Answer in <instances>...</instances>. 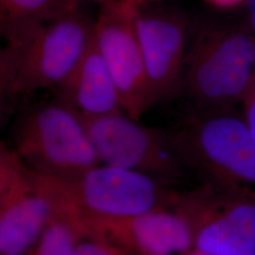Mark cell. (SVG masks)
Wrapping results in <instances>:
<instances>
[{
  "mask_svg": "<svg viewBox=\"0 0 255 255\" xmlns=\"http://www.w3.org/2000/svg\"><path fill=\"white\" fill-rule=\"evenodd\" d=\"M211 255V254H207V253H204V252H201V251H199V250H196V249H194V250H192L190 251L189 253H186V254H184V255Z\"/></svg>",
  "mask_w": 255,
  "mask_h": 255,
  "instance_id": "44dd1931",
  "label": "cell"
},
{
  "mask_svg": "<svg viewBox=\"0 0 255 255\" xmlns=\"http://www.w3.org/2000/svg\"><path fill=\"white\" fill-rule=\"evenodd\" d=\"M64 6L69 8H82L83 4L86 3H98L101 6L106 0H59Z\"/></svg>",
  "mask_w": 255,
  "mask_h": 255,
  "instance_id": "d6986e66",
  "label": "cell"
},
{
  "mask_svg": "<svg viewBox=\"0 0 255 255\" xmlns=\"http://www.w3.org/2000/svg\"><path fill=\"white\" fill-rule=\"evenodd\" d=\"M9 146L28 168L55 179H72L101 164L84 118L59 98L25 111Z\"/></svg>",
  "mask_w": 255,
  "mask_h": 255,
  "instance_id": "277c9868",
  "label": "cell"
},
{
  "mask_svg": "<svg viewBox=\"0 0 255 255\" xmlns=\"http://www.w3.org/2000/svg\"><path fill=\"white\" fill-rule=\"evenodd\" d=\"M101 164L173 182L184 167L173 132L147 127L125 112L84 119Z\"/></svg>",
  "mask_w": 255,
  "mask_h": 255,
  "instance_id": "52a82bcc",
  "label": "cell"
},
{
  "mask_svg": "<svg viewBox=\"0 0 255 255\" xmlns=\"http://www.w3.org/2000/svg\"><path fill=\"white\" fill-rule=\"evenodd\" d=\"M41 176L79 219L130 218L172 207L178 195L163 180L108 164H99L72 179Z\"/></svg>",
  "mask_w": 255,
  "mask_h": 255,
  "instance_id": "5b68a950",
  "label": "cell"
},
{
  "mask_svg": "<svg viewBox=\"0 0 255 255\" xmlns=\"http://www.w3.org/2000/svg\"><path fill=\"white\" fill-rule=\"evenodd\" d=\"M79 221L85 232L138 255H182L195 249L191 225L174 206L126 219Z\"/></svg>",
  "mask_w": 255,
  "mask_h": 255,
  "instance_id": "8fae6325",
  "label": "cell"
},
{
  "mask_svg": "<svg viewBox=\"0 0 255 255\" xmlns=\"http://www.w3.org/2000/svg\"><path fill=\"white\" fill-rule=\"evenodd\" d=\"M94 23L82 8L68 9L5 40L0 54L2 103L57 89L91 46Z\"/></svg>",
  "mask_w": 255,
  "mask_h": 255,
  "instance_id": "6da1fadb",
  "label": "cell"
},
{
  "mask_svg": "<svg viewBox=\"0 0 255 255\" xmlns=\"http://www.w3.org/2000/svg\"><path fill=\"white\" fill-rule=\"evenodd\" d=\"M124 3L128 4V6L134 8V9H138L140 7L146 6L148 4H153V3H158L161 0H121Z\"/></svg>",
  "mask_w": 255,
  "mask_h": 255,
  "instance_id": "ffe728a7",
  "label": "cell"
},
{
  "mask_svg": "<svg viewBox=\"0 0 255 255\" xmlns=\"http://www.w3.org/2000/svg\"><path fill=\"white\" fill-rule=\"evenodd\" d=\"M62 202L11 146L0 147V255H24L43 235Z\"/></svg>",
  "mask_w": 255,
  "mask_h": 255,
  "instance_id": "8992f818",
  "label": "cell"
},
{
  "mask_svg": "<svg viewBox=\"0 0 255 255\" xmlns=\"http://www.w3.org/2000/svg\"><path fill=\"white\" fill-rule=\"evenodd\" d=\"M84 230L73 211L63 204L43 235L24 255H72Z\"/></svg>",
  "mask_w": 255,
  "mask_h": 255,
  "instance_id": "5bb4252c",
  "label": "cell"
},
{
  "mask_svg": "<svg viewBox=\"0 0 255 255\" xmlns=\"http://www.w3.org/2000/svg\"><path fill=\"white\" fill-rule=\"evenodd\" d=\"M59 0H0V29L7 40L68 9Z\"/></svg>",
  "mask_w": 255,
  "mask_h": 255,
  "instance_id": "4fadbf2b",
  "label": "cell"
},
{
  "mask_svg": "<svg viewBox=\"0 0 255 255\" xmlns=\"http://www.w3.org/2000/svg\"><path fill=\"white\" fill-rule=\"evenodd\" d=\"M173 135L184 167L202 184L255 201V143L242 114L192 111Z\"/></svg>",
  "mask_w": 255,
  "mask_h": 255,
  "instance_id": "3957f363",
  "label": "cell"
},
{
  "mask_svg": "<svg viewBox=\"0 0 255 255\" xmlns=\"http://www.w3.org/2000/svg\"><path fill=\"white\" fill-rule=\"evenodd\" d=\"M155 4L138 8L135 14L146 69L148 109L181 95L192 28L182 10Z\"/></svg>",
  "mask_w": 255,
  "mask_h": 255,
  "instance_id": "9c48e42d",
  "label": "cell"
},
{
  "mask_svg": "<svg viewBox=\"0 0 255 255\" xmlns=\"http://www.w3.org/2000/svg\"><path fill=\"white\" fill-rule=\"evenodd\" d=\"M242 116L255 143V84L242 103Z\"/></svg>",
  "mask_w": 255,
  "mask_h": 255,
  "instance_id": "2e32d148",
  "label": "cell"
},
{
  "mask_svg": "<svg viewBox=\"0 0 255 255\" xmlns=\"http://www.w3.org/2000/svg\"><path fill=\"white\" fill-rule=\"evenodd\" d=\"M245 13L242 22L247 27L255 32V0H248L245 5Z\"/></svg>",
  "mask_w": 255,
  "mask_h": 255,
  "instance_id": "e0dca14e",
  "label": "cell"
},
{
  "mask_svg": "<svg viewBox=\"0 0 255 255\" xmlns=\"http://www.w3.org/2000/svg\"><path fill=\"white\" fill-rule=\"evenodd\" d=\"M210 4L222 9H229L235 8L240 5H245L248 0H205Z\"/></svg>",
  "mask_w": 255,
  "mask_h": 255,
  "instance_id": "ac0fdd59",
  "label": "cell"
},
{
  "mask_svg": "<svg viewBox=\"0 0 255 255\" xmlns=\"http://www.w3.org/2000/svg\"><path fill=\"white\" fill-rule=\"evenodd\" d=\"M56 90L58 98L84 119L123 111L116 83L94 40L73 71Z\"/></svg>",
  "mask_w": 255,
  "mask_h": 255,
  "instance_id": "7c38bea8",
  "label": "cell"
},
{
  "mask_svg": "<svg viewBox=\"0 0 255 255\" xmlns=\"http://www.w3.org/2000/svg\"><path fill=\"white\" fill-rule=\"evenodd\" d=\"M255 84V32L242 21L191 28L182 91L194 112L232 111Z\"/></svg>",
  "mask_w": 255,
  "mask_h": 255,
  "instance_id": "7a4b0ae2",
  "label": "cell"
},
{
  "mask_svg": "<svg viewBox=\"0 0 255 255\" xmlns=\"http://www.w3.org/2000/svg\"><path fill=\"white\" fill-rule=\"evenodd\" d=\"M173 206L191 225L196 250L215 255H255V201L201 184L178 192Z\"/></svg>",
  "mask_w": 255,
  "mask_h": 255,
  "instance_id": "ba28073f",
  "label": "cell"
},
{
  "mask_svg": "<svg viewBox=\"0 0 255 255\" xmlns=\"http://www.w3.org/2000/svg\"><path fill=\"white\" fill-rule=\"evenodd\" d=\"M135 14L136 9L121 0H106L95 17L93 40L116 83L123 111L140 120L148 104Z\"/></svg>",
  "mask_w": 255,
  "mask_h": 255,
  "instance_id": "30bf717a",
  "label": "cell"
},
{
  "mask_svg": "<svg viewBox=\"0 0 255 255\" xmlns=\"http://www.w3.org/2000/svg\"><path fill=\"white\" fill-rule=\"evenodd\" d=\"M72 255H138L102 237L84 231L75 245Z\"/></svg>",
  "mask_w": 255,
  "mask_h": 255,
  "instance_id": "9a60e30c",
  "label": "cell"
}]
</instances>
